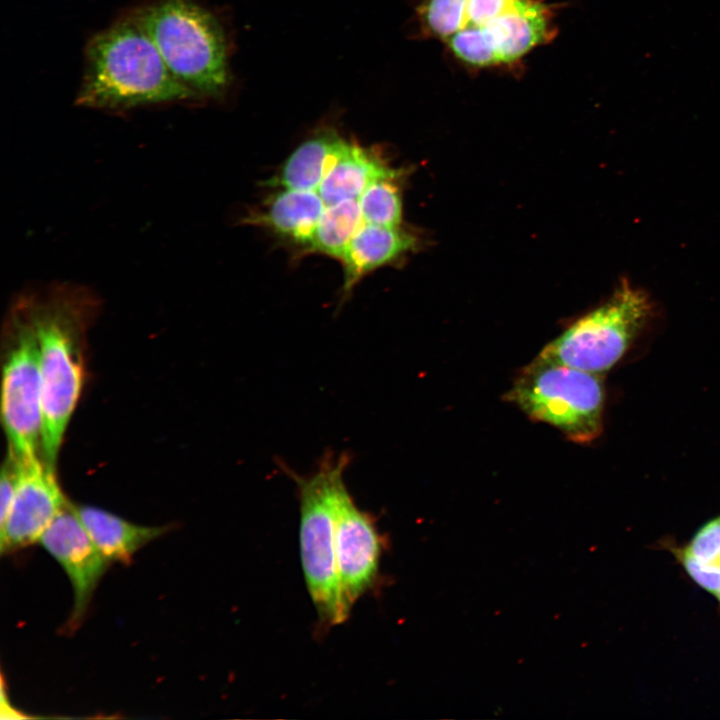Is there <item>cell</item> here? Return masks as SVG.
Listing matches in <instances>:
<instances>
[{
	"label": "cell",
	"mask_w": 720,
	"mask_h": 720,
	"mask_svg": "<svg viewBox=\"0 0 720 720\" xmlns=\"http://www.w3.org/2000/svg\"><path fill=\"white\" fill-rule=\"evenodd\" d=\"M17 302L38 341L42 390L41 451L55 466L83 386L78 336L97 310L89 288L72 282L52 283L21 295Z\"/></svg>",
	"instance_id": "obj_1"
},
{
	"label": "cell",
	"mask_w": 720,
	"mask_h": 720,
	"mask_svg": "<svg viewBox=\"0 0 720 720\" xmlns=\"http://www.w3.org/2000/svg\"><path fill=\"white\" fill-rule=\"evenodd\" d=\"M197 101L170 72L155 43L132 13L88 42L78 105L125 112Z\"/></svg>",
	"instance_id": "obj_2"
},
{
	"label": "cell",
	"mask_w": 720,
	"mask_h": 720,
	"mask_svg": "<svg viewBox=\"0 0 720 720\" xmlns=\"http://www.w3.org/2000/svg\"><path fill=\"white\" fill-rule=\"evenodd\" d=\"M173 76L198 99L222 96L230 82L225 34L195 0H158L131 12Z\"/></svg>",
	"instance_id": "obj_3"
},
{
	"label": "cell",
	"mask_w": 720,
	"mask_h": 720,
	"mask_svg": "<svg viewBox=\"0 0 720 720\" xmlns=\"http://www.w3.org/2000/svg\"><path fill=\"white\" fill-rule=\"evenodd\" d=\"M505 398L576 443H589L602 432L604 387L598 374L538 356Z\"/></svg>",
	"instance_id": "obj_4"
},
{
	"label": "cell",
	"mask_w": 720,
	"mask_h": 720,
	"mask_svg": "<svg viewBox=\"0 0 720 720\" xmlns=\"http://www.w3.org/2000/svg\"><path fill=\"white\" fill-rule=\"evenodd\" d=\"M348 456L325 455L310 476L292 478L300 500V554L306 585L321 619H346L340 599L335 554V502Z\"/></svg>",
	"instance_id": "obj_5"
},
{
	"label": "cell",
	"mask_w": 720,
	"mask_h": 720,
	"mask_svg": "<svg viewBox=\"0 0 720 720\" xmlns=\"http://www.w3.org/2000/svg\"><path fill=\"white\" fill-rule=\"evenodd\" d=\"M653 313L648 295L623 281L611 297L571 324L540 357L594 374L626 354Z\"/></svg>",
	"instance_id": "obj_6"
},
{
	"label": "cell",
	"mask_w": 720,
	"mask_h": 720,
	"mask_svg": "<svg viewBox=\"0 0 720 720\" xmlns=\"http://www.w3.org/2000/svg\"><path fill=\"white\" fill-rule=\"evenodd\" d=\"M14 346L3 369L2 420L10 452L17 458L37 455L41 447L42 390L35 331L16 301L11 315Z\"/></svg>",
	"instance_id": "obj_7"
},
{
	"label": "cell",
	"mask_w": 720,
	"mask_h": 720,
	"mask_svg": "<svg viewBox=\"0 0 720 720\" xmlns=\"http://www.w3.org/2000/svg\"><path fill=\"white\" fill-rule=\"evenodd\" d=\"M13 457L15 491L8 519L0 530L2 553L39 542L47 527L68 505L55 466L37 455Z\"/></svg>",
	"instance_id": "obj_8"
},
{
	"label": "cell",
	"mask_w": 720,
	"mask_h": 720,
	"mask_svg": "<svg viewBox=\"0 0 720 720\" xmlns=\"http://www.w3.org/2000/svg\"><path fill=\"white\" fill-rule=\"evenodd\" d=\"M335 504L336 568L341 605L348 617L375 580L381 542L373 519L354 503L344 479L337 487Z\"/></svg>",
	"instance_id": "obj_9"
},
{
	"label": "cell",
	"mask_w": 720,
	"mask_h": 720,
	"mask_svg": "<svg viewBox=\"0 0 720 720\" xmlns=\"http://www.w3.org/2000/svg\"><path fill=\"white\" fill-rule=\"evenodd\" d=\"M39 542L61 565L72 585L74 604L69 625L73 628L85 615L110 562L95 546L75 507L69 503L47 527Z\"/></svg>",
	"instance_id": "obj_10"
},
{
	"label": "cell",
	"mask_w": 720,
	"mask_h": 720,
	"mask_svg": "<svg viewBox=\"0 0 720 720\" xmlns=\"http://www.w3.org/2000/svg\"><path fill=\"white\" fill-rule=\"evenodd\" d=\"M526 1L464 0L457 30L449 37L454 52L475 68H494L492 37L505 19Z\"/></svg>",
	"instance_id": "obj_11"
},
{
	"label": "cell",
	"mask_w": 720,
	"mask_h": 720,
	"mask_svg": "<svg viewBox=\"0 0 720 720\" xmlns=\"http://www.w3.org/2000/svg\"><path fill=\"white\" fill-rule=\"evenodd\" d=\"M416 244V237L400 226L364 223L340 259L344 267L343 291L349 293L365 275L396 261L413 250Z\"/></svg>",
	"instance_id": "obj_12"
},
{
	"label": "cell",
	"mask_w": 720,
	"mask_h": 720,
	"mask_svg": "<svg viewBox=\"0 0 720 720\" xmlns=\"http://www.w3.org/2000/svg\"><path fill=\"white\" fill-rule=\"evenodd\" d=\"M399 174L401 172L392 168L376 147L347 141L317 192L326 206L358 200L373 182Z\"/></svg>",
	"instance_id": "obj_13"
},
{
	"label": "cell",
	"mask_w": 720,
	"mask_h": 720,
	"mask_svg": "<svg viewBox=\"0 0 720 720\" xmlns=\"http://www.w3.org/2000/svg\"><path fill=\"white\" fill-rule=\"evenodd\" d=\"M325 207L317 191L282 188L250 214L247 222L305 248Z\"/></svg>",
	"instance_id": "obj_14"
},
{
	"label": "cell",
	"mask_w": 720,
	"mask_h": 720,
	"mask_svg": "<svg viewBox=\"0 0 720 720\" xmlns=\"http://www.w3.org/2000/svg\"><path fill=\"white\" fill-rule=\"evenodd\" d=\"M346 143L334 129H320L288 156L269 185L317 191Z\"/></svg>",
	"instance_id": "obj_15"
},
{
	"label": "cell",
	"mask_w": 720,
	"mask_h": 720,
	"mask_svg": "<svg viewBox=\"0 0 720 720\" xmlns=\"http://www.w3.org/2000/svg\"><path fill=\"white\" fill-rule=\"evenodd\" d=\"M75 511L91 540L109 562L128 563L144 545L165 532L164 527L142 526L93 506Z\"/></svg>",
	"instance_id": "obj_16"
},
{
	"label": "cell",
	"mask_w": 720,
	"mask_h": 720,
	"mask_svg": "<svg viewBox=\"0 0 720 720\" xmlns=\"http://www.w3.org/2000/svg\"><path fill=\"white\" fill-rule=\"evenodd\" d=\"M363 224L358 200H344L326 206L304 250L340 260Z\"/></svg>",
	"instance_id": "obj_17"
},
{
	"label": "cell",
	"mask_w": 720,
	"mask_h": 720,
	"mask_svg": "<svg viewBox=\"0 0 720 720\" xmlns=\"http://www.w3.org/2000/svg\"><path fill=\"white\" fill-rule=\"evenodd\" d=\"M401 174L370 184L358 199L364 223L398 227L402 219V200L397 179Z\"/></svg>",
	"instance_id": "obj_18"
},
{
	"label": "cell",
	"mask_w": 720,
	"mask_h": 720,
	"mask_svg": "<svg viewBox=\"0 0 720 720\" xmlns=\"http://www.w3.org/2000/svg\"><path fill=\"white\" fill-rule=\"evenodd\" d=\"M670 552L687 575L702 589L714 596L720 590V564H709L697 559L686 546H679L670 537L659 543Z\"/></svg>",
	"instance_id": "obj_19"
},
{
	"label": "cell",
	"mask_w": 720,
	"mask_h": 720,
	"mask_svg": "<svg viewBox=\"0 0 720 720\" xmlns=\"http://www.w3.org/2000/svg\"><path fill=\"white\" fill-rule=\"evenodd\" d=\"M685 546L697 559L720 564V515L702 525Z\"/></svg>",
	"instance_id": "obj_20"
},
{
	"label": "cell",
	"mask_w": 720,
	"mask_h": 720,
	"mask_svg": "<svg viewBox=\"0 0 720 720\" xmlns=\"http://www.w3.org/2000/svg\"><path fill=\"white\" fill-rule=\"evenodd\" d=\"M715 597L718 599V601H719V603H720V590L717 592V594L715 595Z\"/></svg>",
	"instance_id": "obj_21"
}]
</instances>
